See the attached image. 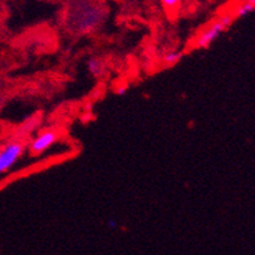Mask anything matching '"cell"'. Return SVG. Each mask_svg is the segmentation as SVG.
I'll list each match as a JSON object with an SVG mask.
<instances>
[{
  "instance_id": "6da1fadb",
  "label": "cell",
  "mask_w": 255,
  "mask_h": 255,
  "mask_svg": "<svg viewBox=\"0 0 255 255\" xmlns=\"http://www.w3.org/2000/svg\"><path fill=\"white\" fill-rule=\"evenodd\" d=\"M106 18V9L94 0H73L66 14V25L78 34H88L97 29Z\"/></svg>"
},
{
  "instance_id": "7a4b0ae2",
  "label": "cell",
  "mask_w": 255,
  "mask_h": 255,
  "mask_svg": "<svg viewBox=\"0 0 255 255\" xmlns=\"http://www.w3.org/2000/svg\"><path fill=\"white\" fill-rule=\"evenodd\" d=\"M234 17L233 14H226L221 15V17L217 18L213 23H211V25H208L207 28L197 37L196 42H194V47L197 48H207L212 45L215 41L220 37V34L230 27V24L233 23Z\"/></svg>"
},
{
  "instance_id": "3957f363",
  "label": "cell",
  "mask_w": 255,
  "mask_h": 255,
  "mask_svg": "<svg viewBox=\"0 0 255 255\" xmlns=\"http://www.w3.org/2000/svg\"><path fill=\"white\" fill-rule=\"evenodd\" d=\"M24 152V145L19 141H10L0 149V174L8 171L17 164Z\"/></svg>"
},
{
  "instance_id": "277c9868",
  "label": "cell",
  "mask_w": 255,
  "mask_h": 255,
  "mask_svg": "<svg viewBox=\"0 0 255 255\" xmlns=\"http://www.w3.org/2000/svg\"><path fill=\"white\" fill-rule=\"evenodd\" d=\"M57 140V133L52 129H47V131H43L42 133H39L36 138L31 142L29 145V150H31L32 154L38 155L45 152L46 150L50 149L53 143L56 142Z\"/></svg>"
},
{
  "instance_id": "5b68a950",
  "label": "cell",
  "mask_w": 255,
  "mask_h": 255,
  "mask_svg": "<svg viewBox=\"0 0 255 255\" xmlns=\"http://www.w3.org/2000/svg\"><path fill=\"white\" fill-rule=\"evenodd\" d=\"M87 66H88V71L92 74L94 78H99V76L103 75L104 73V62L102 61L101 59L98 57H90L87 62Z\"/></svg>"
},
{
  "instance_id": "8992f818",
  "label": "cell",
  "mask_w": 255,
  "mask_h": 255,
  "mask_svg": "<svg viewBox=\"0 0 255 255\" xmlns=\"http://www.w3.org/2000/svg\"><path fill=\"white\" fill-rule=\"evenodd\" d=\"M254 8H255V0H245V1H243V3H241L233 13L234 19H235V18L247 17V15H249L250 13L254 11Z\"/></svg>"
},
{
  "instance_id": "52a82bcc",
  "label": "cell",
  "mask_w": 255,
  "mask_h": 255,
  "mask_svg": "<svg viewBox=\"0 0 255 255\" xmlns=\"http://www.w3.org/2000/svg\"><path fill=\"white\" fill-rule=\"evenodd\" d=\"M183 56H184V53L180 51H168L166 53H164L163 60L166 65H175L183 59Z\"/></svg>"
},
{
  "instance_id": "ba28073f",
  "label": "cell",
  "mask_w": 255,
  "mask_h": 255,
  "mask_svg": "<svg viewBox=\"0 0 255 255\" xmlns=\"http://www.w3.org/2000/svg\"><path fill=\"white\" fill-rule=\"evenodd\" d=\"M161 3L168 13H174L179 9L182 0H161Z\"/></svg>"
},
{
  "instance_id": "9c48e42d",
  "label": "cell",
  "mask_w": 255,
  "mask_h": 255,
  "mask_svg": "<svg viewBox=\"0 0 255 255\" xmlns=\"http://www.w3.org/2000/svg\"><path fill=\"white\" fill-rule=\"evenodd\" d=\"M127 90H128V84H122L116 89V94H118V96H125Z\"/></svg>"
},
{
  "instance_id": "30bf717a",
  "label": "cell",
  "mask_w": 255,
  "mask_h": 255,
  "mask_svg": "<svg viewBox=\"0 0 255 255\" xmlns=\"http://www.w3.org/2000/svg\"><path fill=\"white\" fill-rule=\"evenodd\" d=\"M107 225H108V227H110V229H116L118 225V222L116 221L115 219H110L108 221H107Z\"/></svg>"
}]
</instances>
